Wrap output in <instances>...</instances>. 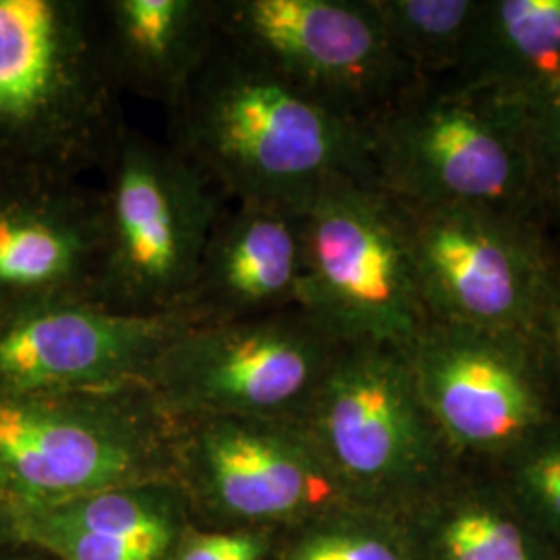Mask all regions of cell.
I'll list each match as a JSON object with an SVG mask.
<instances>
[{
    "mask_svg": "<svg viewBox=\"0 0 560 560\" xmlns=\"http://www.w3.org/2000/svg\"><path fill=\"white\" fill-rule=\"evenodd\" d=\"M171 113V145L222 198L305 206L332 177L370 173V131L219 40Z\"/></svg>",
    "mask_w": 560,
    "mask_h": 560,
    "instance_id": "obj_1",
    "label": "cell"
},
{
    "mask_svg": "<svg viewBox=\"0 0 560 560\" xmlns=\"http://www.w3.org/2000/svg\"><path fill=\"white\" fill-rule=\"evenodd\" d=\"M96 2L0 0V173L80 179L122 122Z\"/></svg>",
    "mask_w": 560,
    "mask_h": 560,
    "instance_id": "obj_2",
    "label": "cell"
},
{
    "mask_svg": "<svg viewBox=\"0 0 560 560\" xmlns=\"http://www.w3.org/2000/svg\"><path fill=\"white\" fill-rule=\"evenodd\" d=\"M175 434L177 421L145 384L0 390V509L9 515L175 478Z\"/></svg>",
    "mask_w": 560,
    "mask_h": 560,
    "instance_id": "obj_3",
    "label": "cell"
},
{
    "mask_svg": "<svg viewBox=\"0 0 560 560\" xmlns=\"http://www.w3.org/2000/svg\"><path fill=\"white\" fill-rule=\"evenodd\" d=\"M300 307L349 345L405 353L428 332L405 210L374 180L332 177L305 203Z\"/></svg>",
    "mask_w": 560,
    "mask_h": 560,
    "instance_id": "obj_4",
    "label": "cell"
},
{
    "mask_svg": "<svg viewBox=\"0 0 560 560\" xmlns=\"http://www.w3.org/2000/svg\"><path fill=\"white\" fill-rule=\"evenodd\" d=\"M102 168L96 301L131 314L179 312L224 210L219 189L171 143L127 127Z\"/></svg>",
    "mask_w": 560,
    "mask_h": 560,
    "instance_id": "obj_5",
    "label": "cell"
},
{
    "mask_svg": "<svg viewBox=\"0 0 560 560\" xmlns=\"http://www.w3.org/2000/svg\"><path fill=\"white\" fill-rule=\"evenodd\" d=\"M339 345L301 307L198 324L162 351L145 386L173 421H298Z\"/></svg>",
    "mask_w": 560,
    "mask_h": 560,
    "instance_id": "obj_6",
    "label": "cell"
},
{
    "mask_svg": "<svg viewBox=\"0 0 560 560\" xmlns=\"http://www.w3.org/2000/svg\"><path fill=\"white\" fill-rule=\"evenodd\" d=\"M222 40L340 117L372 129L399 102L407 59L374 2L214 0Z\"/></svg>",
    "mask_w": 560,
    "mask_h": 560,
    "instance_id": "obj_7",
    "label": "cell"
},
{
    "mask_svg": "<svg viewBox=\"0 0 560 560\" xmlns=\"http://www.w3.org/2000/svg\"><path fill=\"white\" fill-rule=\"evenodd\" d=\"M310 436L340 490L393 497L436 463V423L402 351L340 342L303 409Z\"/></svg>",
    "mask_w": 560,
    "mask_h": 560,
    "instance_id": "obj_8",
    "label": "cell"
},
{
    "mask_svg": "<svg viewBox=\"0 0 560 560\" xmlns=\"http://www.w3.org/2000/svg\"><path fill=\"white\" fill-rule=\"evenodd\" d=\"M189 326L180 312L131 314L92 300L23 307L0 316V390L145 384L162 351Z\"/></svg>",
    "mask_w": 560,
    "mask_h": 560,
    "instance_id": "obj_9",
    "label": "cell"
},
{
    "mask_svg": "<svg viewBox=\"0 0 560 560\" xmlns=\"http://www.w3.org/2000/svg\"><path fill=\"white\" fill-rule=\"evenodd\" d=\"M175 478L208 506L245 521L293 520L340 490L298 421H177Z\"/></svg>",
    "mask_w": 560,
    "mask_h": 560,
    "instance_id": "obj_10",
    "label": "cell"
},
{
    "mask_svg": "<svg viewBox=\"0 0 560 560\" xmlns=\"http://www.w3.org/2000/svg\"><path fill=\"white\" fill-rule=\"evenodd\" d=\"M372 180L399 203L478 210L520 187L523 159L501 120L463 102L397 104L370 129Z\"/></svg>",
    "mask_w": 560,
    "mask_h": 560,
    "instance_id": "obj_11",
    "label": "cell"
},
{
    "mask_svg": "<svg viewBox=\"0 0 560 560\" xmlns=\"http://www.w3.org/2000/svg\"><path fill=\"white\" fill-rule=\"evenodd\" d=\"M101 260V191L80 179L0 173V316L96 301Z\"/></svg>",
    "mask_w": 560,
    "mask_h": 560,
    "instance_id": "obj_12",
    "label": "cell"
},
{
    "mask_svg": "<svg viewBox=\"0 0 560 560\" xmlns=\"http://www.w3.org/2000/svg\"><path fill=\"white\" fill-rule=\"evenodd\" d=\"M425 208L420 217L402 210L428 310L492 337L525 320L536 277L520 243L478 210Z\"/></svg>",
    "mask_w": 560,
    "mask_h": 560,
    "instance_id": "obj_13",
    "label": "cell"
},
{
    "mask_svg": "<svg viewBox=\"0 0 560 560\" xmlns=\"http://www.w3.org/2000/svg\"><path fill=\"white\" fill-rule=\"evenodd\" d=\"M303 210L268 201L222 210L180 314L198 326L300 307Z\"/></svg>",
    "mask_w": 560,
    "mask_h": 560,
    "instance_id": "obj_14",
    "label": "cell"
},
{
    "mask_svg": "<svg viewBox=\"0 0 560 560\" xmlns=\"http://www.w3.org/2000/svg\"><path fill=\"white\" fill-rule=\"evenodd\" d=\"M490 337L469 328L444 337L425 332L405 351L436 428L474 451L521 441L540 420L527 374Z\"/></svg>",
    "mask_w": 560,
    "mask_h": 560,
    "instance_id": "obj_15",
    "label": "cell"
},
{
    "mask_svg": "<svg viewBox=\"0 0 560 560\" xmlns=\"http://www.w3.org/2000/svg\"><path fill=\"white\" fill-rule=\"evenodd\" d=\"M96 21L115 85L166 108L219 40L214 0H102Z\"/></svg>",
    "mask_w": 560,
    "mask_h": 560,
    "instance_id": "obj_16",
    "label": "cell"
},
{
    "mask_svg": "<svg viewBox=\"0 0 560 560\" xmlns=\"http://www.w3.org/2000/svg\"><path fill=\"white\" fill-rule=\"evenodd\" d=\"M492 9L502 59L552 94L560 85V0H504Z\"/></svg>",
    "mask_w": 560,
    "mask_h": 560,
    "instance_id": "obj_17",
    "label": "cell"
},
{
    "mask_svg": "<svg viewBox=\"0 0 560 560\" xmlns=\"http://www.w3.org/2000/svg\"><path fill=\"white\" fill-rule=\"evenodd\" d=\"M374 7L407 60L441 59L459 44L478 13L474 2L460 0H381Z\"/></svg>",
    "mask_w": 560,
    "mask_h": 560,
    "instance_id": "obj_18",
    "label": "cell"
},
{
    "mask_svg": "<svg viewBox=\"0 0 560 560\" xmlns=\"http://www.w3.org/2000/svg\"><path fill=\"white\" fill-rule=\"evenodd\" d=\"M439 550L442 560H534L527 534L486 504H465L442 521Z\"/></svg>",
    "mask_w": 560,
    "mask_h": 560,
    "instance_id": "obj_19",
    "label": "cell"
},
{
    "mask_svg": "<svg viewBox=\"0 0 560 560\" xmlns=\"http://www.w3.org/2000/svg\"><path fill=\"white\" fill-rule=\"evenodd\" d=\"M284 560H409L397 541L374 527L330 523L301 536Z\"/></svg>",
    "mask_w": 560,
    "mask_h": 560,
    "instance_id": "obj_20",
    "label": "cell"
},
{
    "mask_svg": "<svg viewBox=\"0 0 560 560\" xmlns=\"http://www.w3.org/2000/svg\"><path fill=\"white\" fill-rule=\"evenodd\" d=\"M520 486L527 502L560 529V434L527 451L520 467Z\"/></svg>",
    "mask_w": 560,
    "mask_h": 560,
    "instance_id": "obj_21",
    "label": "cell"
},
{
    "mask_svg": "<svg viewBox=\"0 0 560 560\" xmlns=\"http://www.w3.org/2000/svg\"><path fill=\"white\" fill-rule=\"evenodd\" d=\"M264 538L258 534H203L180 548L179 560H260Z\"/></svg>",
    "mask_w": 560,
    "mask_h": 560,
    "instance_id": "obj_22",
    "label": "cell"
},
{
    "mask_svg": "<svg viewBox=\"0 0 560 560\" xmlns=\"http://www.w3.org/2000/svg\"><path fill=\"white\" fill-rule=\"evenodd\" d=\"M7 541H13V536H11V529H9L7 515H4V513H2V509H0V546H2V544H7Z\"/></svg>",
    "mask_w": 560,
    "mask_h": 560,
    "instance_id": "obj_23",
    "label": "cell"
},
{
    "mask_svg": "<svg viewBox=\"0 0 560 560\" xmlns=\"http://www.w3.org/2000/svg\"><path fill=\"white\" fill-rule=\"evenodd\" d=\"M550 98H552V104H555V125H557V133H559L560 138V85L550 94Z\"/></svg>",
    "mask_w": 560,
    "mask_h": 560,
    "instance_id": "obj_24",
    "label": "cell"
},
{
    "mask_svg": "<svg viewBox=\"0 0 560 560\" xmlns=\"http://www.w3.org/2000/svg\"><path fill=\"white\" fill-rule=\"evenodd\" d=\"M2 559L7 560V557H2ZM9 560H25L23 557H9Z\"/></svg>",
    "mask_w": 560,
    "mask_h": 560,
    "instance_id": "obj_25",
    "label": "cell"
},
{
    "mask_svg": "<svg viewBox=\"0 0 560 560\" xmlns=\"http://www.w3.org/2000/svg\"><path fill=\"white\" fill-rule=\"evenodd\" d=\"M559 340H560V330H559Z\"/></svg>",
    "mask_w": 560,
    "mask_h": 560,
    "instance_id": "obj_26",
    "label": "cell"
}]
</instances>
